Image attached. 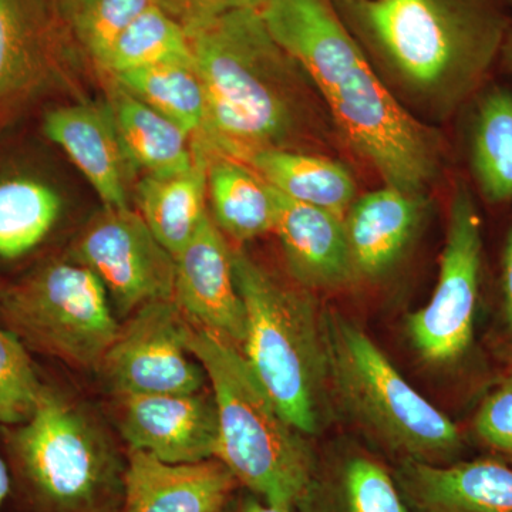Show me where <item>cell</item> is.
<instances>
[{
	"mask_svg": "<svg viewBox=\"0 0 512 512\" xmlns=\"http://www.w3.org/2000/svg\"><path fill=\"white\" fill-rule=\"evenodd\" d=\"M205 94L195 143L245 163L262 150L325 154L336 133L315 84L276 42L261 9L237 10L188 33Z\"/></svg>",
	"mask_w": 512,
	"mask_h": 512,
	"instance_id": "1",
	"label": "cell"
},
{
	"mask_svg": "<svg viewBox=\"0 0 512 512\" xmlns=\"http://www.w3.org/2000/svg\"><path fill=\"white\" fill-rule=\"evenodd\" d=\"M261 13L315 84L343 144L384 185L427 195L443 168V137L390 93L333 0H268Z\"/></svg>",
	"mask_w": 512,
	"mask_h": 512,
	"instance_id": "2",
	"label": "cell"
},
{
	"mask_svg": "<svg viewBox=\"0 0 512 512\" xmlns=\"http://www.w3.org/2000/svg\"><path fill=\"white\" fill-rule=\"evenodd\" d=\"M333 3L390 93L430 126L483 89L512 22L501 0Z\"/></svg>",
	"mask_w": 512,
	"mask_h": 512,
	"instance_id": "3",
	"label": "cell"
},
{
	"mask_svg": "<svg viewBox=\"0 0 512 512\" xmlns=\"http://www.w3.org/2000/svg\"><path fill=\"white\" fill-rule=\"evenodd\" d=\"M6 463L33 512H120L127 454L82 400L43 383L28 419L2 427Z\"/></svg>",
	"mask_w": 512,
	"mask_h": 512,
	"instance_id": "4",
	"label": "cell"
},
{
	"mask_svg": "<svg viewBox=\"0 0 512 512\" xmlns=\"http://www.w3.org/2000/svg\"><path fill=\"white\" fill-rule=\"evenodd\" d=\"M187 345L207 375L217 407L215 458L239 487L266 503L296 510L318 464L306 436L279 412L241 349L191 323Z\"/></svg>",
	"mask_w": 512,
	"mask_h": 512,
	"instance_id": "5",
	"label": "cell"
},
{
	"mask_svg": "<svg viewBox=\"0 0 512 512\" xmlns=\"http://www.w3.org/2000/svg\"><path fill=\"white\" fill-rule=\"evenodd\" d=\"M232 262L247 313L241 353L286 421L316 436L332 406L323 312L312 292L285 284L242 249H232Z\"/></svg>",
	"mask_w": 512,
	"mask_h": 512,
	"instance_id": "6",
	"label": "cell"
},
{
	"mask_svg": "<svg viewBox=\"0 0 512 512\" xmlns=\"http://www.w3.org/2000/svg\"><path fill=\"white\" fill-rule=\"evenodd\" d=\"M333 406L397 463L448 464L463 450L456 423L404 379L352 319L323 311Z\"/></svg>",
	"mask_w": 512,
	"mask_h": 512,
	"instance_id": "7",
	"label": "cell"
},
{
	"mask_svg": "<svg viewBox=\"0 0 512 512\" xmlns=\"http://www.w3.org/2000/svg\"><path fill=\"white\" fill-rule=\"evenodd\" d=\"M0 323L26 349L87 372H99L120 330L106 286L76 261L47 262L0 288Z\"/></svg>",
	"mask_w": 512,
	"mask_h": 512,
	"instance_id": "8",
	"label": "cell"
},
{
	"mask_svg": "<svg viewBox=\"0 0 512 512\" xmlns=\"http://www.w3.org/2000/svg\"><path fill=\"white\" fill-rule=\"evenodd\" d=\"M483 252V220L476 197L458 180L448 205L436 288L430 301L406 320L407 335L424 362L453 365L473 346Z\"/></svg>",
	"mask_w": 512,
	"mask_h": 512,
	"instance_id": "9",
	"label": "cell"
},
{
	"mask_svg": "<svg viewBox=\"0 0 512 512\" xmlns=\"http://www.w3.org/2000/svg\"><path fill=\"white\" fill-rule=\"evenodd\" d=\"M188 328L174 301L147 303L133 312L99 369L114 396L205 390L207 375L188 349Z\"/></svg>",
	"mask_w": 512,
	"mask_h": 512,
	"instance_id": "10",
	"label": "cell"
},
{
	"mask_svg": "<svg viewBox=\"0 0 512 512\" xmlns=\"http://www.w3.org/2000/svg\"><path fill=\"white\" fill-rule=\"evenodd\" d=\"M73 256L99 276L123 312L173 301L174 255L130 207L104 208L83 232Z\"/></svg>",
	"mask_w": 512,
	"mask_h": 512,
	"instance_id": "11",
	"label": "cell"
},
{
	"mask_svg": "<svg viewBox=\"0 0 512 512\" xmlns=\"http://www.w3.org/2000/svg\"><path fill=\"white\" fill-rule=\"evenodd\" d=\"M117 426L130 450L168 464L215 458L217 407L207 389L197 393L114 396Z\"/></svg>",
	"mask_w": 512,
	"mask_h": 512,
	"instance_id": "12",
	"label": "cell"
},
{
	"mask_svg": "<svg viewBox=\"0 0 512 512\" xmlns=\"http://www.w3.org/2000/svg\"><path fill=\"white\" fill-rule=\"evenodd\" d=\"M63 19L53 0H0V127L52 83L66 45Z\"/></svg>",
	"mask_w": 512,
	"mask_h": 512,
	"instance_id": "13",
	"label": "cell"
},
{
	"mask_svg": "<svg viewBox=\"0 0 512 512\" xmlns=\"http://www.w3.org/2000/svg\"><path fill=\"white\" fill-rule=\"evenodd\" d=\"M173 301L192 326L241 349L247 313L235 281L232 248L210 214L175 256Z\"/></svg>",
	"mask_w": 512,
	"mask_h": 512,
	"instance_id": "14",
	"label": "cell"
},
{
	"mask_svg": "<svg viewBox=\"0 0 512 512\" xmlns=\"http://www.w3.org/2000/svg\"><path fill=\"white\" fill-rule=\"evenodd\" d=\"M43 133L92 184L104 208H127L131 164L109 103H82L47 110Z\"/></svg>",
	"mask_w": 512,
	"mask_h": 512,
	"instance_id": "15",
	"label": "cell"
},
{
	"mask_svg": "<svg viewBox=\"0 0 512 512\" xmlns=\"http://www.w3.org/2000/svg\"><path fill=\"white\" fill-rule=\"evenodd\" d=\"M275 198L274 232L293 284L312 293L342 291L355 284L343 217L293 201L278 191Z\"/></svg>",
	"mask_w": 512,
	"mask_h": 512,
	"instance_id": "16",
	"label": "cell"
},
{
	"mask_svg": "<svg viewBox=\"0 0 512 512\" xmlns=\"http://www.w3.org/2000/svg\"><path fill=\"white\" fill-rule=\"evenodd\" d=\"M393 474L409 512H512V468L503 461H403Z\"/></svg>",
	"mask_w": 512,
	"mask_h": 512,
	"instance_id": "17",
	"label": "cell"
},
{
	"mask_svg": "<svg viewBox=\"0 0 512 512\" xmlns=\"http://www.w3.org/2000/svg\"><path fill=\"white\" fill-rule=\"evenodd\" d=\"M239 484L217 458L168 464L127 448L120 512H220Z\"/></svg>",
	"mask_w": 512,
	"mask_h": 512,
	"instance_id": "18",
	"label": "cell"
},
{
	"mask_svg": "<svg viewBox=\"0 0 512 512\" xmlns=\"http://www.w3.org/2000/svg\"><path fill=\"white\" fill-rule=\"evenodd\" d=\"M426 194L384 185L357 197L345 227L357 281H377L402 261L426 214Z\"/></svg>",
	"mask_w": 512,
	"mask_h": 512,
	"instance_id": "19",
	"label": "cell"
},
{
	"mask_svg": "<svg viewBox=\"0 0 512 512\" xmlns=\"http://www.w3.org/2000/svg\"><path fill=\"white\" fill-rule=\"evenodd\" d=\"M299 512H409L394 474L365 448L336 444L318 457Z\"/></svg>",
	"mask_w": 512,
	"mask_h": 512,
	"instance_id": "20",
	"label": "cell"
},
{
	"mask_svg": "<svg viewBox=\"0 0 512 512\" xmlns=\"http://www.w3.org/2000/svg\"><path fill=\"white\" fill-rule=\"evenodd\" d=\"M63 212L59 188L39 171L0 164V264H15L42 247Z\"/></svg>",
	"mask_w": 512,
	"mask_h": 512,
	"instance_id": "21",
	"label": "cell"
},
{
	"mask_svg": "<svg viewBox=\"0 0 512 512\" xmlns=\"http://www.w3.org/2000/svg\"><path fill=\"white\" fill-rule=\"evenodd\" d=\"M190 170L173 175L147 174L137 184L138 214L158 241L177 256L207 217V170L210 153L200 144Z\"/></svg>",
	"mask_w": 512,
	"mask_h": 512,
	"instance_id": "22",
	"label": "cell"
},
{
	"mask_svg": "<svg viewBox=\"0 0 512 512\" xmlns=\"http://www.w3.org/2000/svg\"><path fill=\"white\" fill-rule=\"evenodd\" d=\"M245 164L285 197L343 218L359 197L349 168L326 154L262 150L248 157Z\"/></svg>",
	"mask_w": 512,
	"mask_h": 512,
	"instance_id": "23",
	"label": "cell"
},
{
	"mask_svg": "<svg viewBox=\"0 0 512 512\" xmlns=\"http://www.w3.org/2000/svg\"><path fill=\"white\" fill-rule=\"evenodd\" d=\"M109 106L124 150L134 168L150 175L190 170L197 160L191 136L113 80Z\"/></svg>",
	"mask_w": 512,
	"mask_h": 512,
	"instance_id": "24",
	"label": "cell"
},
{
	"mask_svg": "<svg viewBox=\"0 0 512 512\" xmlns=\"http://www.w3.org/2000/svg\"><path fill=\"white\" fill-rule=\"evenodd\" d=\"M207 197L210 217L227 239L248 242L274 232L275 191L248 164L210 154Z\"/></svg>",
	"mask_w": 512,
	"mask_h": 512,
	"instance_id": "25",
	"label": "cell"
},
{
	"mask_svg": "<svg viewBox=\"0 0 512 512\" xmlns=\"http://www.w3.org/2000/svg\"><path fill=\"white\" fill-rule=\"evenodd\" d=\"M468 130V163L481 197L512 201V92L494 86L480 96Z\"/></svg>",
	"mask_w": 512,
	"mask_h": 512,
	"instance_id": "26",
	"label": "cell"
},
{
	"mask_svg": "<svg viewBox=\"0 0 512 512\" xmlns=\"http://www.w3.org/2000/svg\"><path fill=\"white\" fill-rule=\"evenodd\" d=\"M111 77L194 140L200 137L205 123V94L194 62L157 64Z\"/></svg>",
	"mask_w": 512,
	"mask_h": 512,
	"instance_id": "27",
	"label": "cell"
},
{
	"mask_svg": "<svg viewBox=\"0 0 512 512\" xmlns=\"http://www.w3.org/2000/svg\"><path fill=\"white\" fill-rule=\"evenodd\" d=\"M173 62H194L190 37L160 5L151 6L114 42L101 64L110 76Z\"/></svg>",
	"mask_w": 512,
	"mask_h": 512,
	"instance_id": "28",
	"label": "cell"
},
{
	"mask_svg": "<svg viewBox=\"0 0 512 512\" xmlns=\"http://www.w3.org/2000/svg\"><path fill=\"white\" fill-rule=\"evenodd\" d=\"M154 5L158 0H74L64 19L74 39L101 67L121 33Z\"/></svg>",
	"mask_w": 512,
	"mask_h": 512,
	"instance_id": "29",
	"label": "cell"
},
{
	"mask_svg": "<svg viewBox=\"0 0 512 512\" xmlns=\"http://www.w3.org/2000/svg\"><path fill=\"white\" fill-rule=\"evenodd\" d=\"M42 386L29 350L0 323V426L28 419Z\"/></svg>",
	"mask_w": 512,
	"mask_h": 512,
	"instance_id": "30",
	"label": "cell"
},
{
	"mask_svg": "<svg viewBox=\"0 0 512 512\" xmlns=\"http://www.w3.org/2000/svg\"><path fill=\"white\" fill-rule=\"evenodd\" d=\"M473 433L483 446L512 460V373L478 406L473 417Z\"/></svg>",
	"mask_w": 512,
	"mask_h": 512,
	"instance_id": "31",
	"label": "cell"
},
{
	"mask_svg": "<svg viewBox=\"0 0 512 512\" xmlns=\"http://www.w3.org/2000/svg\"><path fill=\"white\" fill-rule=\"evenodd\" d=\"M268 0H158V5L191 33L212 20L245 9H262Z\"/></svg>",
	"mask_w": 512,
	"mask_h": 512,
	"instance_id": "32",
	"label": "cell"
},
{
	"mask_svg": "<svg viewBox=\"0 0 512 512\" xmlns=\"http://www.w3.org/2000/svg\"><path fill=\"white\" fill-rule=\"evenodd\" d=\"M501 335L497 342V352L505 363L512 367V225L501 259Z\"/></svg>",
	"mask_w": 512,
	"mask_h": 512,
	"instance_id": "33",
	"label": "cell"
},
{
	"mask_svg": "<svg viewBox=\"0 0 512 512\" xmlns=\"http://www.w3.org/2000/svg\"><path fill=\"white\" fill-rule=\"evenodd\" d=\"M239 490L241 488L232 494L220 512H295L291 508L276 507V505L266 503L258 495L249 493L244 488H242L244 491Z\"/></svg>",
	"mask_w": 512,
	"mask_h": 512,
	"instance_id": "34",
	"label": "cell"
},
{
	"mask_svg": "<svg viewBox=\"0 0 512 512\" xmlns=\"http://www.w3.org/2000/svg\"><path fill=\"white\" fill-rule=\"evenodd\" d=\"M12 490V476H10V470L6 458L0 454V512H2L3 503Z\"/></svg>",
	"mask_w": 512,
	"mask_h": 512,
	"instance_id": "35",
	"label": "cell"
},
{
	"mask_svg": "<svg viewBox=\"0 0 512 512\" xmlns=\"http://www.w3.org/2000/svg\"><path fill=\"white\" fill-rule=\"evenodd\" d=\"M500 62L505 69L512 73V22L508 30L507 39H505L503 50H501Z\"/></svg>",
	"mask_w": 512,
	"mask_h": 512,
	"instance_id": "36",
	"label": "cell"
},
{
	"mask_svg": "<svg viewBox=\"0 0 512 512\" xmlns=\"http://www.w3.org/2000/svg\"><path fill=\"white\" fill-rule=\"evenodd\" d=\"M55 2V5L57 6V9L60 10V13L62 15H66L67 10H69L70 6L73 5L74 0H53Z\"/></svg>",
	"mask_w": 512,
	"mask_h": 512,
	"instance_id": "37",
	"label": "cell"
},
{
	"mask_svg": "<svg viewBox=\"0 0 512 512\" xmlns=\"http://www.w3.org/2000/svg\"><path fill=\"white\" fill-rule=\"evenodd\" d=\"M501 2L504 3L505 8H511L512 9V0H501Z\"/></svg>",
	"mask_w": 512,
	"mask_h": 512,
	"instance_id": "38",
	"label": "cell"
}]
</instances>
